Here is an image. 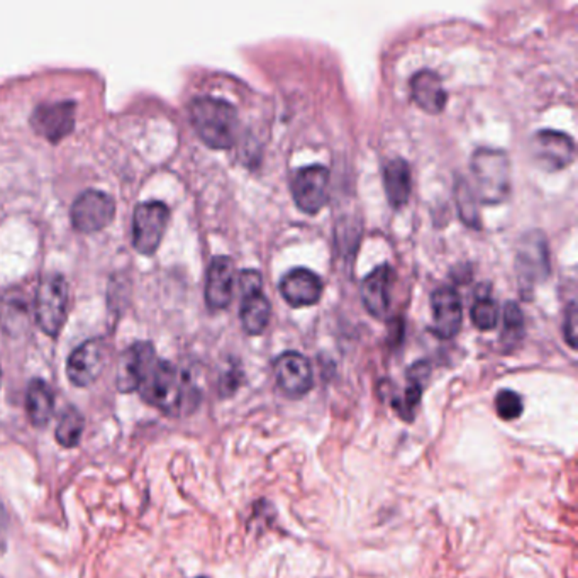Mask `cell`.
I'll use <instances>...</instances> for the list:
<instances>
[{
  "mask_svg": "<svg viewBox=\"0 0 578 578\" xmlns=\"http://www.w3.org/2000/svg\"><path fill=\"white\" fill-rule=\"evenodd\" d=\"M138 394L149 405L174 418L192 414L200 402V392L192 378L172 361L160 358L146 373Z\"/></svg>",
  "mask_w": 578,
  "mask_h": 578,
  "instance_id": "6da1fadb",
  "label": "cell"
},
{
  "mask_svg": "<svg viewBox=\"0 0 578 578\" xmlns=\"http://www.w3.org/2000/svg\"><path fill=\"white\" fill-rule=\"evenodd\" d=\"M191 121L197 134L214 149H227L238 136L236 109L217 97H197L191 102Z\"/></svg>",
  "mask_w": 578,
  "mask_h": 578,
  "instance_id": "7a4b0ae2",
  "label": "cell"
},
{
  "mask_svg": "<svg viewBox=\"0 0 578 578\" xmlns=\"http://www.w3.org/2000/svg\"><path fill=\"white\" fill-rule=\"evenodd\" d=\"M472 172L483 204H502L511 195V161L507 153L480 148L472 157Z\"/></svg>",
  "mask_w": 578,
  "mask_h": 578,
  "instance_id": "3957f363",
  "label": "cell"
},
{
  "mask_svg": "<svg viewBox=\"0 0 578 578\" xmlns=\"http://www.w3.org/2000/svg\"><path fill=\"white\" fill-rule=\"evenodd\" d=\"M34 314L38 326L51 337L64 329L68 316V285L64 275L48 274L38 285Z\"/></svg>",
  "mask_w": 578,
  "mask_h": 578,
  "instance_id": "277c9868",
  "label": "cell"
},
{
  "mask_svg": "<svg viewBox=\"0 0 578 578\" xmlns=\"http://www.w3.org/2000/svg\"><path fill=\"white\" fill-rule=\"evenodd\" d=\"M170 221V209L165 202L149 200L136 206L132 216V244L143 253L151 255L160 246L161 238Z\"/></svg>",
  "mask_w": 578,
  "mask_h": 578,
  "instance_id": "5b68a950",
  "label": "cell"
},
{
  "mask_svg": "<svg viewBox=\"0 0 578 578\" xmlns=\"http://www.w3.org/2000/svg\"><path fill=\"white\" fill-rule=\"evenodd\" d=\"M238 282L242 290L240 318L242 327L248 335L257 336L268 326L272 305L261 290V275L258 274L257 270H244Z\"/></svg>",
  "mask_w": 578,
  "mask_h": 578,
  "instance_id": "8992f818",
  "label": "cell"
},
{
  "mask_svg": "<svg viewBox=\"0 0 578 578\" xmlns=\"http://www.w3.org/2000/svg\"><path fill=\"white\" fill-rule=\"evenodd\" d=\"M329 170L321 165L299 168L290 182L292 197L305 214H318L329 199Z\"/></svg>",
  "mask_w": 578,
  "mask_h": 578,
  "instance_id": "52a82bcc",
  "label": "cell"
},
{
  "mask_svg": "<svg viewBox=\"0 0 578 578\" xmlns=\"http://www.w3.org/2000/svg\"><path fill=\"white\" fill-rule=\"evenodd\" d=\"M109 356V344L102 337H92L77 346L66 361V375L77 387H89L100 377Z\"/></svg>",
  "mask_w": 578,
  "mask_h": 578,
  "instance_id": "ba28073f",
  "label": "cell"
},
{
  "mask_svg": "<svg viewBox=\"0 0 578 578\" xmlns=\"http://www.w3.org/2000/svg\"><path fill=\"white\" fill-rule=\"evenodd\" d=\"M115 202L109 193L89 189L72 204V225L81 233H96L113 221Z\"/></svg>",
  "mask_w": 578,
  "mask_h": 578,
  "instance_id": "9c48e42d",
  "label": "cell"
},
{
  "mask_svg": "<svg viewBox=\"0 0 578 578\" xmlns=\"http://www.w3.org/2000/svg\"><path fill=\"white\" fill-rule=\"evenodd\" d=\"M275 380L280 392L289 399H301L314 386V371L304 354L285 352L275 360Z\"/></svg>",
  "mask_w": 578,
  "mask_h": 578,
  "instance_id": "30bf717a",
  "label": "cell"
},
{
  "mask_svg": "<svg viewBox=\"0 0 578 578\" xmlns=\"http://www.w3.org/2000/svg\"><path fill=\"white\" fill-rule=\"evenodd\" d=\"M31 126L51 143L64 140L75 126V102L55 100L36 106L31 114Z\"/></svg>",
  "mask_w": 578,
  "mask_h": 578,
  "instance_id": "8fae6325",
  "label": "cell"
},
{
  "mask_svg": "<svg viewBox=\"0 0 578 578\" xmlns=\"http://www.w3.org/2000/svg\"><path fill=\"white\" fill-rule=\"evenodd\" d=\"M155 346L148 341L132 343L124 350L117 363V387L121 392H138L146 373L157 361Z\"/></svg>",
  "mask_w": 578,
  "mask_h": 578,
  "instance_id": "7c38bea8",
  "label": "cell"
},
{
  "mask_svg": "<svg viewBox=\"0 0 578 578\" xmlns=\"http://www.w3.org/2000/svg\"><path fill=\"white\" fill-rule=\"evenodd\" d=\"M532 155L548 172L562 170L575 158V143L565 132L543 129L532 138Z\"/></svg>",
  "mask_w": 578,
  "mask_h": 578,
  "instance_id": "4fadbf2b",
  "label": "cell"
},
{
  "mask_svg": "<svg viewBox=\"0 0 578 578\" xmlns=\"http://www.w3.org/2000/svg\"><path fill=\"white\" fill-rule=\"evenodd\" d=\"M517 270L524 284H536L545 280L549 275V253L545 236L534 231L519 246L517 253Z\"/></svg>",
  "mask_w": 578,
  "mask_h": 578,
  "instance_id": "5bb4252c",
  "label": "cell"
},
{
  "mask_svg": "<svg viewBox=\"0 0 578 578\" xmlns=\"http://www.w3.org/2000/svg\"><path fill=\"white\" fill-rule=\"evenodd\" d=\"M433 331L443 339H451L460 333L463 321V305L458 292L451 287H439L433 292Z\"/></svg>",
  "mask_w": 578,
  "mask_h": 578,
  "instance_id": "9a60e30c",
  "label": "cell"
},
{
  "mask_svg": "<svg viewBox=\"0 0 578 578\" xmlns=\"http://www.w3.org/2000/svg\"><path fill=\"white\" fill-rule=\"evenodd\" d=\"M280 293L292 307H307L319 302L322 280L307 268H295L280 280Z\"/></svg>",
  "mask_w": 578,
  "mask_h": 578,
  "instance_id": "2e32d148",
  "label": "cell"
},
{
  "mask_svg": "<svg viewBox=\"0 0 578 578\" xmlns=\"http://www.w3.org/2000/svg\"><path fill=\"white\" fill-rule=\"evenodd\" d=\"M234 292V263L227 257H216L210 261L206 278V302L212 310L225 309Z\"/></svg>",
  "mask_w": 578,
  "mask_h": 578,
  "instance_id": "e0dca14e",
  "label": "cell"
},
{
  "mask_svg": "<svg viewBox=\"0 0 578 578\" xmlns=\"http://www.w3.org/2000/svg\"><path fill=\"white\" fill-rule=\"evenodd\" d=\"M390 278L392 270L388 265L377 267L361 282V301L370 314L377 319L386 318L390 305Z\"/></svg>",
  "mask_w": 578,
  "mask_h": 578,
  "instance_id": "ac0fdd59",
  "label": "cell"
},
{
  "mask_svg": "<svg viewBox=\"0 0 578 578\" xmlns=\"http://www.w3.org/2000/svg\"><path fill=\"white\" fill-rule=\"evenodd\" d=\"M412 98L422 111L429 114L443 113L446 106V90L443 81L431 70H421L411 81Z\"/></svg>",
  "mask_w": 578,
  "mask_h": 578,
  "instance_id": "d6986e66",
  "label": "cell"
},
{
  "mask_svg": "<svg viewBox=\"0 0 578 578\" xmlns=\"http://www.w3.org/2000/svg\"><path fill=\"white\" fill-rule=\"evenodd\" d=\"M384 185L390 206L394 209L404 208L411 197L412 189L411 166L407 165V161L402 158L387 161L384 166Z\"/></svg>",
  "mask_w": 578,
  "mask_h": 578,
  "instance_id": "ffe728a7",
  "label": "cell"
},
{
  "mask_svg": "<svg viewBox=\"0 0 578 578\" xmlns=\"http://www.w3.org/2000/svg\"><path fill=\"white\" fill-rule=\"evenodd\" d=\"M26 409L32 426L36 428H45L53 418L55 394L45 380L34 378L30 382L26 394Z\"/></svg>",
  "mask_w": 578,
  "mask_h": 578,
  "instance_id": "44dd1931",
  "label": "cell"
},
{
  "mask_svg": "<svg viewBox=\"0 0 578 578\" xmlns=\"http://www.w3.org/2000/svg\"><path fill=\"white\" fill-rule=\"evenodd\" d=\"M428 377H429V369L424 361L412 365V369L409 370V386L405 388L404 401L401 402V405H397L401 418L407 419V421L412 419L414 409L421 401L422 388H424Z\"/></svg>",
  "mask_w": 578,
  "mask_h": 578,
  "instance_id": "7402d4cb",
  "label": "cell"
},
{
  "mask_svg": "<svg viewBox=\"0 0 578 578\" xmlns=\"http://www.w3.org/2000/svg\"><path fill=\"white\" fill-rule=\"evenodd\" d=\"M85 419L77 407H66L58 421L55 438L64 448H75L81 443Z\"/></svg>",
  "mask_w": 578,
  "mask_h": 578,
  "instance_id": "603a6c76",
  "label": "cell"
},
{
  "mask_svg": "<svg viewBox=\"0 0 578 578\" xmlns=\"http://www.w3.org/2000/svg\"><path fill=\"white\" fill-rule=\"evenodd\" d=\"M0 299V321L11 329L21 327V324L28 319V302L24 293L13 289Z\"/></svg>",
  "mask_w": 578,
  "mask_h": 578,
  "instance_id": "cb8c5ba5",
  "label": "cell"
},
{
  "mask_svg": "<svg viewBox=\"0 0 578 578\" xmlns=\"http://www.w3.org/2000/svg\"><path fill=\"white\" fill-rule=\"evenodd\" d=\"M524 336V316L515 302H507L504 309V329H502V344L507 352L514 350Z\"/></svg>",
  "mask_w": 578,
  "mask_h": 578,
  "instance_id": "d4e9b609",
  "label": "cell"
},
{
  "mask_svg": "<svg viewBox=\"0 0 578 578\" xmlns=\"http://www.w3.org/2000/svg\"><path fill=\"white\" fill-rule=\"evenodd\" d=\"M456 202H458V210H460V216L463 219V223L466 225H472V227H479L480 223H479V209H477V204H475V197L472 193V189L468 187L465 180H458L456 183Z\"/></svg>",
  "mask_w": 578,
  "mask_h": 578,
  "instance_id": "484cf974",
  "label": "cell"
},
{
  "mask_svg": "<svg viewBox=\"0 0 578 578\" xmlns=\"http://www.w3.org/2000/svg\"><path fill=\"white\" fill-rule=\"evenodd\" d=\"M472 321L480 331H492L497 326V304L489 297L479 299L472 307Z\"/></svg>",
  "mask_w": 578,
  "mask_h": 578,
  "instance_id": "4316f807",
  "label": "cell"
},
{
  "mask_svg": "<svg viewBox=\"0 0 578 578\" xmlns=\"http://www.w3.org/2000/svg\"><path fill=\"white\" fill-rule=\"evenodd\" d=\"M524 411V402L514 390H500L496 395V412L504 421H514L521 418Z\"/></svg>",
  "mask_w": 578,
  "mask_h": 578,
  "instance_id": "83f0119b",
  "label": "cell"
},
{
  "mask_svg": "<svg viewBox=\"0 0 578 578\" xmlns=\"http://www.w3.org/2000/svg\"><path fill=\"white\" fill-rule=\"evenodd\" d=\"M563 335L566 343L570 344V348H577V304L575 301H572L566 312H565V322H563Z\"/></svg>",
  "mask_w": 578,
  "mask_h": 578,
  "instance_id": "f1b7e54d",
  "label": "cell"
},
{
  "mask_svg": "<svg viewBox=\"0 0 578 578\" xmlns=\"http://www.w3.org/2000/svg\"><path fill=\"white\" fill-rule=\"evenodd\" d=\"M2 514H4V511H2V507H0V531H2V523H4V521H2Z\"/></svg>",
  "mask_w": 578,
  "mask_h": 578,
  "instance_id": "f546056e",
  "label": "cell"
},
{
  "mask_svg": "<svg viewBox=\"0 0 578 578\" xmlns=\"http://www.w3.org/2000/svg\"><path fill=\"white\" fill-rule=\"evenodd\" d=\"M0 382H2V369H0Z\"/></svg>",
  "mask_w": 578,
  "mask_h": 578,
  "instance_id": "4dcf8cb0",
  "label": "cell"
},
{
  "mask_svg": "<svg viewBox=\"0 0 578 578\" xmlns=\"http://www.w3.org/2000/svg\"><path fill=\"white\" fill-rule=\"evenodd\" d=\"M200 578H204V577H200Z\"/></svg>",
  "mask_w": 578,
  "mask_h": 578,
  "instance_id": "1f68e13d",
  "label": "cell"
}]
</instances>
